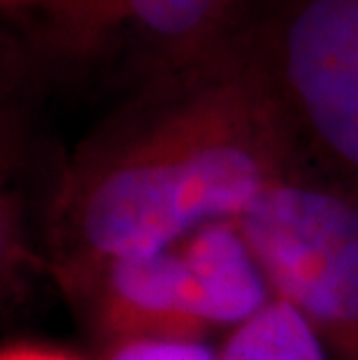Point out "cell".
Listing matches in <instances>:
<instances>
[{
    "label": "cell",
    "instance_id": "obj_1",
    "mask_svg": "<svg viewBox=\"0 0 358 360\" xmlns=\"http://www.w3.org/2000/svg\"><path fill=\"white\" fill-rule=\"evenodd\" d=\"M295 170L277 110L231 37L131 89L77 144L47 212L51 270L63 286L108 260L170 249L240 219Z\"/></svg>",
    "mask_w": 358,
    "mask_h": 360
},
{
    "label": "cell",
    "instance_id": "obj_2",
    "mask_svg": "<svg viewBox=\"0 0 358 360\" xmlns=\"http://www.w3.org/2000/svg\"><path fill=\"white\" fill-rule=\"evenodd\" d=\"M233 37L300 170L358 195V0H247Z\"/></svg>",
    "mask_w": 358,
    "mask_h": 360
},
{
    "label": "cell",
    "instance_id": "obj_3",
    "mask_svg": "<svg viewBox=\"0 0 358 360\" xmlns=\"http://www.w3.org/2000/svg\"><path fill=\"white\" fill-rule=\"evenodd\" d=\"M235 221L272 295L307 321L328 360H358V195L295 170Z\"/></svg>",
    "mask_w": 358,
    "mask_h": 360
},
{
    "label": "cell",
    "instance_id": "obj_4",
    "mask_svg": "<svg viewBox=\"0 0 358 360\" xmlns=\"http://www.w3.org/2000/svg\"><path fill=\"white\" fill-rule=\"evenodd\" d=\"M247 0H49L21 21L26 56L58 75L114 70L131 89L228 42Z\"/></svg>",
    "mask_w": 358,
    "mask_h": 360
},
{
    "label": "cell",
    "instance_id": "obj_5",
    "mask_svg": "<svg viewBox=\"0 0 358 360\" xmlns=\"http://www.w3.org/2000/svg\"><path fill=\"white\" fill-rule=\"evenodd\" d=\"M87 326L105 344L121 340H207L215 333L193 267L174 244L114 258L63 283Z\"/></svg>",
    "mask_w": 358,
    "mask_h": 360
},
{
    "label": "cell",
    "instance_id": "obj_6",
    "mask_svg": "<svg viewBox=\"0 0 358 360\" xmlns=\"http://www.w3.org/2000/svg\"><path fill=\"white\" fill-rule=\"evenodd\" d=\"M219 360H328L314 330L291 304L275 297L228 333Z\"/></svg>",
    "mask_w": 358,
    "mask_h": 360
},
{
    "label": "cell",
    "instance_id": "obj_7",
    "mask_svg": "<svg viewBox=\"0 0 358 360\" xmlns=\"http://www.w3.org/2000/svg\"><path fill=\"white\" fill-rule=\"evenodd\" d=\"M101 360H219V349L207 340H121L105 344Z\"/></svg>",
    "mask_w": 358,
    "mask_h": 360
},
{
    "label": "cell",
    "instance_id": "obj_8",
    "mask_svg": "<svg viewBox=\"0 0 358 360\" xmlns=\"http://www.w3.org/2000/svg\"><path fill=\"white\" fill-rule=\"evenodd\" d=\"M0 360H84V358L68 349L51 347V344L14 342V344H7L3 349Z\"/></svg>",
    "mask_w": 358,
    "mask_h": 360
},
{
    "label": "cell",
    "instance_id": "obj_9",
    "mask_svg": "<svg viewBox=\"0 0 358 360\" xmlns=\"http://www.w3.org/2000/svg\"><path fill=\"white\" fill-rule=\"evenodd\" d=\"M3 3V12L5 17H10L12 21H26L28 17H33L35 12H40L49 0H0Z\"/></svg>",
    "mask_w": 358,
    "mask_h": 360
}]
</instances>
